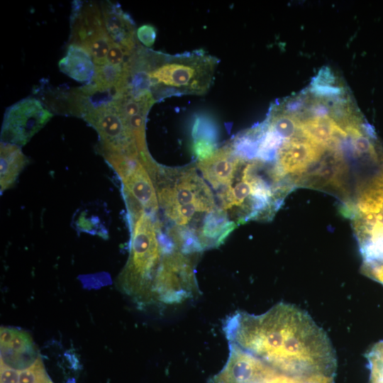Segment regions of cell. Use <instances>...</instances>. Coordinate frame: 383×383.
Here are the masks:
<instances>
[{
	"instance_id": "obj_20",
	"label": "cell",
	"mask_w": 383,
	"mask_h": 383,
	"mask_svg": "<svg viewBox=\"0 0 383 383\" xmlns=\"http://www.w3.org/2000/svg\"><path fill=\"white\" fill-rule=\"evenodd\" d=\"M294 383H335L333 376L312 374L294 377Z\"/></svg>"
},
{
	"instance_id": "obj_21",
	"label": "cell",
	"mask_w": 383,
	"mask_h": 383,
	"mask_svg": "<svg viewBox=\"0 0 383 383\" xmlns=\"http://www.w3.org/2000/svg\"><path fill=\"white\" fill-rule=\"evenodd\" d=\"M18 371L1 363V383H18Z\"/></svg>"
},
{
	"instance_id": "obj_18",
	"label": "cell",
	"mask_w": 383,
	"mask_h": 383,
	"mask_svg": "<svg viewBox=\"0 0 383 383\" xmlns=\"http://www.w3.org/2000/svg\"><path fill=\"white\" fill-rule=\"evenodd\" d=\"M192 149L197 161H200L212 156L217 148L213 140L199 137L195 138Z\"/></svg>"
},
{
	"instance_id": "obj_16",
	"label": "cell",
	"mask_w": 383,
	"mask_h": 383,
	"mask_svg": "<svg viewBox=\"0 0 383 383\" xmlns=\"http://www.w3.org/2000/svg\"><path fill=\"white\" fill-rule=\"evenodd\" d=\"M18 383H43L48 378L40 358L31 367L18 370Z\"/></svg>"
},
{
	"instance_id": "obj_3",
	"label": "cell",
	"mask_w": 383,
	"mask_h": 383,
	"mask_svg": "<svg viewBox=\"0 0 383 383\" xmlns=\"http://www.w3.org/2000/svg\"><path fill=\"white\" fill-rule=\"evenodd\" d=\"M159 209L167 224L159 232L184 252L199 255L217 248L236 228L218 206L206 182L190 165L181 168L160 165L152 176Z\"/></svg>"
},
{
	"instance_id": "obj_5",
	"label": "cell",
	"mask_w": 383,
	"mask_h": 383,
	"mask_svg": "<svg viewBox=\"0 0 383 383\" xmlns=\"http://www.w3.org/2000/svg\"><path fill=\"white\" fill-rule=\"evenodd\" d=\"M218 60L203 50L169 55L141 45L131 60V72H142L155 101L172 96L202 95L211 87Z\"/></svg>"
},
{
	"instance_id": "obj_11",
	"label": "cell",
	"mask_w": 383,
	"mask_h": 383,
	"mask_svg": "<svg viewBox=\"0 0 383 383\" xmlns=\"http://www.w3.org/2000/svg\"><path fill=\"white\" fill-rule=\"evenodd\" d=\"M106 32L111 40L134 51L139 45L135 38V26L131 16L118 3L106 1L101 4Z\"/></svg>"
},
{
	"instance_id": "obj_10",
	"label": "cell",
	"mask_w": 383,
	"mask_h": 383,
	"mask_svg": "<svg viewBox=\"0 0 383 383\" xmlns=\"http://www.w3.org/2000/svg\"><path fill=\"white\" fill-rule=\"evenodd\" d=\"M128 211L154 215L159 209L156 189L146 167L140 160L122 179Z\"/></svg>"
},
{
	"instance_id": "obj_6",
	"label": "cell",
	"mask_w": 383,
	"mask_h": 383,
	"mask_svg": "<svg viewBox=\"0 0 383 383\" xmlns=\"http://www.w3.org/2000/svg\"><path fill=\"white\" fill-rule=\"evenodd\" d=\"M70 19V44L84 49L96 65L106 63L113 42L106 32L101 7L93 1H74Z\"/></svg>"
},
{
	"instance_id": "obj_2",
	"label": "cell",
	"mask_w": 383,
	"mask_h": 383,
	"mask_svg": "<svg viewBox=\"0 0 383 383\" xmlns=\"http://www.w3.org/2000/svg\"><path fill=\"white\" fill-rule=\"evenodd\" d=\"M263 125L267 161L293 191L309 188L335 197L343 193L352 170L345 135L320 138L306 127L299 114L277 105Z\"/></svg>"
},
{
	"instance_id": "obj_22",
	"label": "cell",
	"mask_w": 383,
	"mask_h": 383,
	"mask_svg": "<svg viewBox=\"0 0 383 383\" xmlns=\"http://www.w3.org/2000/svg\"><path fill=\"white\" fill-rule=\"evenodd\" d=\"M43 383H52V382L48 377Z\"/></svg>"
},
{
	"instance_id": "obj_4",
	"label": "cell",
	"mask_w": 383,
	"mask_h": 383,
	"mask_svg": "<svg viewBox=\"0 0 383 383\" xmlns=\"http://www.w3.org/2000/svg\"><path fill=\"white\" fill-rule=\"evenodd\" d=\"M131 226L130 253L118 284L138 305H153L182 274L187 253L160 241L154 219L145 211L131 221Z\"/></svg>"
},
{
	"instance_id": "obj_17",
	"label": "cell",
	"mask_w": 383,
	"mask_h": 383,
	"mask_svg": "<svg viewBox=\"0 0 383 383\" xmlns=\"http://www.w3.org/2000/svg\"><path fill=\"white\" fill-rule=\"evenodd\" d=\"M134 51L113 43L106 55V62L115 66L123 65L130 61Z\"/></svg>"
},
{
	"instance_id": "obj_7",
	"label": "cell",
	"mask_w": 383,
	"mask_h": 383,
	"mask_svg": "<svg viewBox=\"0 0 383 383\" xmlns=\"http://www.w3.org/2000/svg\"><path fill=\"white\" fill-rule=\"evenodd\" d=\"M111 101L91 109L82 117L99 134V153L101 155L119 154L140 159L132 133Z\"/></svg>"
},
{
	"instance_id": "obj_8",
	"label": "cell",
	"mask_w": 383,
	"mask_h": 383,
	"mask_svg": "<svg viewBox=\"0 0 383 383\" xmlns=\"http://www.w3.org/2000/svg\"><path fill=\"white\" fill-rule=\"evenodd\" d=\"M209 383H294V377L272 368L263 361L229 343V355L223 367Z\"/></svg>"
},
{
	"instance_id": "obj_19",
	"label": "cell",
	"mask_w": 383,
	"mask_h": 383,
	"mask_svg": "<svg viewBox=\"0 0 383 383\" xmlns=\"http://www.w3.org/2000/svg\"><path fill=\"white\" fill-rule=\"evenodd\" d=\"M137 37L142 43L150 47L153 44L155 40V29L150 25L142 26L138 29Z\"/></svg>"
},
{
	"instance_id": "obj_14",
	"label": "cell",
	"mask_w": 383,
	"mask_h": 383,
	"mask_svg": "<svg viewBox=\"0 0 383 383\" xmlns=\"http://www.w3.org/2000/svg\"><path fill=\"white\" fill-rule=\"evenodd\" d=\"M28 160L20 146L1 143L0 181L1 193L14 185Z\"/></svg>"
},
{
	"instance_id": "obj_12",
	"label": "cell",
	"mask_w": 383,
	"mask_h": 383,
	"mask_svg": "<svg viewBox=\"0 0 383 383\" xmlns=\"http://www.w3.org/2000/svg\"><path fill=\"white\" fill-rule=\"evenodd\" d=\"M1 362L5 365L21 363L37 349L26 332L12 328H1Z\"/></svg>"
},
{
	"instance_id": "obj_9",
	"label": "cell",
	"mask_w": 383,
	"mask_h": 383,
	"mask_svg": "<svg viewBox=\"0 0 383 383\" xmlns=\"http://www.w3.org/2000/svg\"><path fill=\"white\" fill-rule=\"evenodd\" d=\"M53 114L35 98L23 99L9 107L1 128V142L26 145L50 120Z\"/></svg>"
},
{
	"instance_id": "obj_1",
	"label": "cell",
	"mask_w": 383,
	"mask_h": 383,
	"mask_svg": "<svg viewBox=\"0 0 383 383\" xmlns=\"http://www.w3.org/2000/svg\"><path fill=\"white\" fill-rule=\"evenodd\" d=\"M223 330L229 343L290 377L333 376L337 366L324 331L305 311L280 302L260 315L235 311Z\"/></svg>"
},
{
	"instance_id": "obj_13",
	"label": "cell",
	"mask_w": 383,
	"mask_h": 383,
	"mask_svg": "<svg viewBox=\"0 0 383 383\" xmlns=\"http://www.w3.org/2000/svg\"><path fill=\"white\" fill-rule=\"evenodd\" d=\"M60 70L79 82H89L95 74L91 57L82 48L69 44L67 54L58 63Z\"/></svg>"
},
{
	"instance_id": "obj_15",
	"label": "cell",
	"mask_w": 383,
	"mask_h": 383,
	"mask_svg": "<svg viewBox=\"0 0 383 383\" xmlns=\"http://www.w3.org/2000/svg\"><path fill=\"white\" fill-rule=\"evenodd\" d=\"M367 358L370 369L369 383H383V340L370 349Z\"/></svg>"
}]
</instances>
